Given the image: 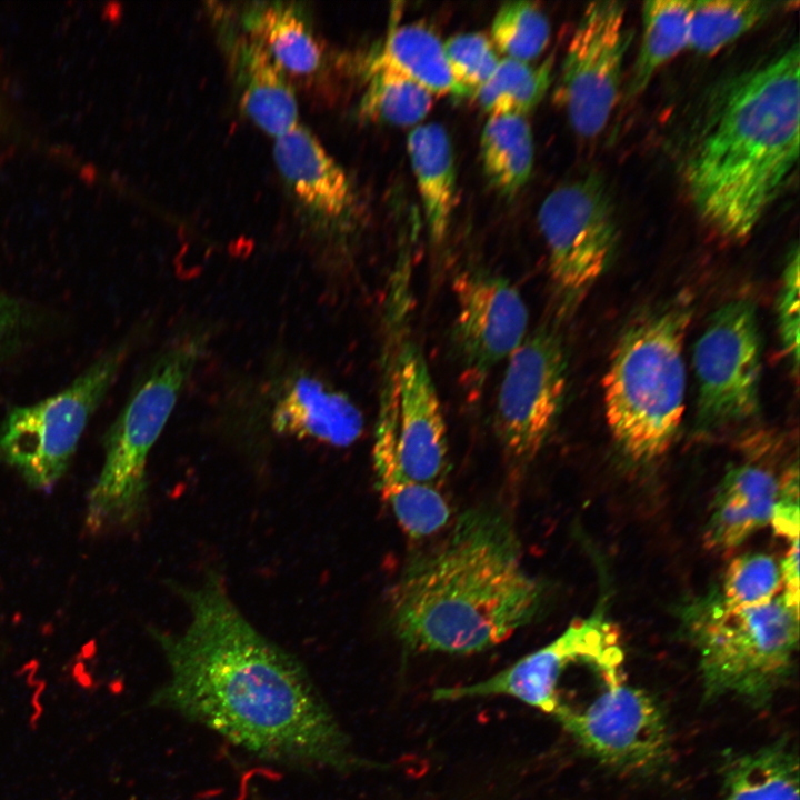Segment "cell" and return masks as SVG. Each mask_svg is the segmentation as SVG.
Returning a JSON list of instances; mask_svg holds the SVG:
<instances>
[{"mask_svg":"<svg viewBox=\"0 0 800 800\" xmlns=\"http://www.w3.org/2000/svg\"><path fill=\"white\" fill-rule=\"evenodd\" d=\"M800 51L794 43L717 90L687 149L686 190L720 234L742 239L799 159Z\"/></svg>","mask_w":800,"mask_h":800,"instance_id":"cell-3","label":"cell"},{"mask_svg":"<svg viewBox=\"0 0 800 800\" xmlns=\"http://www.w3.org/2000/svg\"><path fill=\"white\" fill-rule=\"evenodd\" d=\"M538 226L553 290L569 309L606 272L617 250L619 231L602 180L590 174L554 188L539 207Z\"/></svg>","mask_w":800,"mask_h":800,"instance_id":"cell-8","label":"cell"},{"mask_svg":"<svg viewBox=\"0 0 800 800\" xmlns=\"http://www.w3.org/2000/svg\"><path fill=\"white\" fill-rule=\"evenodd\" d=\"M22 321L20 306L0 292V350L16 336Z\"/></svg>","mask_w":800,"mask_h":800,"instance_id":"cell-36","label":"cell"},{"mask_svg":"<svg viewBox=\"0 0 800 800\" xmlns=\"http://www.w3.org/2000/svg\"><path fill=\"white\" fill-rule=\"evenodd\" d=\"M782 591L780 566L764 553H748L731 561L719 592L708 597L721 609L758 607Z\"/></svg>","mask_w":800,"mask_h":800,"instance_id":"cell-30","label":"cell"},{"mask_svg":"<svg viewBox=\"0 0 800 800\" xmlns=\"http://www.w3.org/2000/svg\"><path fill=\"white\" fill-rule=\"evenodd\" d=\"M393 372L399 466L408 478L438 488L449 471L447 427L427 361L414 342L401 344Z\"/></svg>","mask_w":800,"mask_h":800,"instance_id":"cell-16","label":"cell"},{"mask_svg":"<svg viewBox=\"0 0 800 800\" xmlns=\"http://www.w3.org/2000/svg\"><path fill=\"white\" fill-rule=\"evenodd\" d=\"M383 382L373 439L377 487L402 530L413 539L440 531L450 520V507L439 488L417 482L401 470L396 452V386L392 374Z\"/></svg>","mask_w":800,"mask_h":800,"instance_id":"cell-18","label":"cell"},{"mask_svg":"<svg viewBox=\"0 0 800 800\" xmlns=\"http://www.w3.org/2000/svg\"><path fill=\"white\" fill-rule=\"evenodd\" d=\"M278 169L301 208L310 233L332 249L330 267L343 262L354 229V192L344 169L307 128L297 124L277 137Z\"/></svg>","mask_w":800,"mask_h":800,"instance_id":"cell-15","label":"cell"},{"mask_svg":"<svg viewBox=\"0 0 800 800\" xmlns=\"http://www.w3.org/2000/svg\"><path fill=\"white\" fill-rule=\"evenodd\" d=\"M624 22L622 3L591 2L569 41L556 98L582 138L599 136L618 103L630 38Z\"/></svg>","mask_w":800,"mask_h":800,"instance_id":"cell-11","label":"cell"},{"mask_svg":"<svg viewBox=\"0 0 800 800\" xmlns=\"http://www.w3.org/2000/svg\"><path fill=\"white\" fill-rule=\"evenodd\" d=\"M722 800H799V759L779 739L724 763Z\"/></svg>","mask_w":800,"mask_h":800,"instance_id":"cell-23","label":"cell"},{"mask_svg":"<svg viewBox=\"0 0 800 800\" xmlns=\"http://www.w3.org/2000/svg\"><path fill=\"white\" fill-rule=\"evenodd\" d=\"M707 698L732 694L761 707L788 678L799 640V610L782 591L771 601L728 611L709 597L689 612Z\"/></svg>","mask_w":800,"mask_h":800,"instance_id":"cell-6","label":"cell"},{"mask_svg":"<svg viewBox=\"0 0 800 800\" xmlns=\"http://www.w3.org/2000/svg\"><path fill=\"white\" fill-rule=\"evenodd\" d=\"M544 594L509 519L477 507L407 564L391 589V624L411 651L469 654L531 623Z\"/></svg>","mask_w":800,"mask_h":800,"instance_id":"cell-2","label":"cell"},{"mask_svg":"<svg viewBox=\"0 0 800 800\" xmlns=\"http://www.w3.org/2000/svg\"><path fill=\"white\" fill-rule=\"evenodd\" d=\"M443 49L454 80L471 98L491 78L500 61L491 40L480 32L452 36L443 42Z\"/></svg>","mask_w":800,"mask_h":800,"instance_id":"cell-32","label":"cell"},{"mask_svg":"<svg viewBox=\"0 0 800 800\" xmlns=\"http://www.w3.org/2000/svg\"><path fill=\"white\" fill-rule=\"evenodd\" d=\"M553 58L540 64L501 58L491 78L472 98L489 113L524 116L544 97L551 82Z\"/></svg>","mask_w":800,"mask_h":800,"instance_id":"cell-28","label":"cell"},{"mask_svg":"<svg viewBox=\"0 0 800 800\" xmlns=\"http://www.w3.org/2000/svg\"><path fill=\"white\" fill-rule=\"evenodd\" d=\"M782 476L769 468L744 462L732 467L711 504L703 542L707 549L729 552L770 522Z\"/></svg>","mask_w":800,"mask_h":800,"instance_id":"cell-19","label":"cell"},{"mask_svg":"<svg viewBox=\"0 0 800 800\" xmlns=\"http://www.w3.org/2000/svg\"><path fill=\"white\" fill-rule=\"evenodd\" d=\"M780 573L787 602L799 610V540L789 542V549L780 564Z\"/></svg>","mask_w":800,"mask_h":800,"instance_id":"cell-35","label":"cell"},{"mask_svg":"<svg viewBox=\"0 0 800 800\" xmlns=\"http://www.w3.org/2000/svg\"><path fill=\"white\" fill-rule=\"evenodd\" d=\"M258 40L283 69L311 73L321 63L322 51L302 9L293 2H258L243 18Z\"/></svg>","mask_w":800,"mask_h":800,"instance_id":"cell-24","label":"cell"},{"mask_svg":"<svg viewBox=\"0 0 800 800\" xmlns=\"http://www.w3.org/2000/svg\"><path fill=\"white\" fill-rule=\"evenodd\" d=\"M124 357L120 346L60 392L9 411L0 426V457L30 486L47 491L59 481Z\"/></svg>","mask_w":800,"mask_h":800,"instance_id":"cell-7","label":"cell"},{"mask_svg":"<svg viewBox=\"0 0 800 800\" xmlns=\"http://www.w3.org/2000/svg\"><path fill=\"white\" fill-rule=\"evenodd\" d=\"M781 6L760 0L692 1L687 49L700 56H713Z\"/></svg>","mask_w":800,"mask_h":800,"instance_id":"cell-27","label":"cell"},{"mask_svg":"<svg viewBox=\"0 0 800 800\" xmlns=\"http://www.w3.org/2000/svg\"><path fill=\"white\" fill-rule=\"evenodd\" d=\"M567 386L562 338L543 323L507 359L496 400L493 429L507 463L516 471L524 470L546 444Z\"/></svg>","mask_w":800,"mask_h":800,"instance_id":"cell-9","label":"cell"},{"mask_svg":"<svg viewBox=\"0 0 800 800\" xmlns=\"http://www.w3.org/2000/svg\"><path fill=\"white\" fill-rule=\"evenodd\" d=\"M241 107L262 130L280 136L298 124V103L283 69L254 38L236 46Z\"/></svg>","mask_w":800,"mask_h":800,"instance_id":"cell-21","label":"cell"},{"mask_svg":"<svg viewBox=\"0 0 800 800\" xmlns=\"http://www.w3.org/2000/svg\"><path fill=\"white\" fill-rule=\"evenodd\" d=\"M452 287L454 350L464 370L480 381L526 339L528 308L510 280L487 270H466Z\"/></svg>","mask_w":800,"mask_h":800,"instance_id":"cell-14","label":"cell"},{"mask_svg":"<svg viewBox=\"0 0 800 800\" xmlns=\"http://www.w3.org/2000/svg\"><path fill=\"white\" fill-rule=\"evenodd\" d=\"M490 40L504 58L531 62L548 47L550 22L534 2H506L493 17Z\"/></svg>","mask_w":800,"mask_h":800,"instance_id":"cell-31","label":"cell"},{"mask_svg":"<svg viewBox=\"0 0 800 800\" xmlns=\"http://www.w3.org/2000/svg\"><path fill=\"white\" fill-rule=\"evenodd\" d=\"M692 1L654 0L642 6V39L627 87V97L642 93L657 71L689 41Z\"/></svg>","mask_w":800,"mask_h":800,"instance_id":"cell-26","label":"cell"},{"mask_svg":"<svg viewBox=\"0 0 800 800\" xmlns=\"http://www.w3.org/2000/svg\"><path fill=\"white\" fill-rule=\"evenodd\" d=\"M208 338L201 329H189L170 339L111 427L87 498L84 522L91 533L127 523L140 511L148 456L203 358Z\"/></svg>","mask_w":800,"mask_h":800,"instance_id":"cell-5","label":"cell"},{"mask_svg":"<svg viewBox=\"0 0 800 800\" xmlns=\"http://www.w3.org/2000/svg\"><path fill=\"white\" fill-rule=\"evenodd\" d=\"M692 311L684 302L650 312L619 339L602 380L606 420L637 461L661 456L684 411L683 341Z\"/></svg>","mask_w":800,"mask_h":800,"instance_id":"cell-4","label":"cell"},{"mask_svg":"<svg viewBox=\"0 0 800 800\" xmlns=\"http://www.w3.org/2000/svg\"><path fill=\"white\" fill-rule=\"evenodd\" d=\"M583 709L560 704L554 719L601 763L627 772L657 769L669 751L667 723L659 706L622 673Z\"/></svg>","mask_w":800,"mask_h":800,"instance_id":"cell-12","label":"cell"},{"mask_svg":"<svg viewBox=\"0 0 800 800\" xmlns=\"http://www.w3.org/2000/svg\"><path fill=\"white\" fill-rule=\"evenodd\" d=\"M372 68L401 74L433 96L470 97L451 73L443 42L431 29L419 23L390 30L380 49L369 59L368 69Z\"/></svg>","mask_w":800,"mask_h":800,"instance_id":"cell-22","label":"cell"},{"mask_svg":"<svg viewBox=\"0 0 800 800\" xmlns=\"http://www.w3.org/2000/svg\"><path fill=\"white\" fill-rule=\"evenodd\" d=\"M190 621L159 633L169 680L156 702L259 758L344 768V733L301 666L262 637L211 576L183 592Z\"/></svg>","mask_w":800,"mask_h":800,"instance_id":"cell-1","label":"cell"},{"mask_svg":"<svg viewBox=\"0 0 800 800\" xmlns=\"http://www.w3.org/2000/svg\"><path fill=\"white\" fill-rule=\"evenodd\" d=\"M480 153L491 186L506 197L517 194L533 168V137L526 117L490 116L481 132Z\"/></svg>","mask_w":800,"mask_h":800,"instance_id":"cell-25","label":"cell"},{"mask_svg":"<svg viewBox=\"0 0 800 800\" xmlns=\"http://www.w3.org/2000/svg\"><path fill=\"white\" fill-rule=\"evenodd\" d=\"M268 422L279 436L349 447L362 434L363 414L354 401L319 376L299 368L271 388Z\"/></svg>","mask_w":800,"mask_h":800,"instance_id":"cell-17","label":"cell"},{"mask_svg":"<svg viewBox=\"0 0 800 800\" xmlns=\"http://www.w3.org/2000/svg\"><path fill=\"white\" fill-rule=\"evenodd\" d=\"M433 94L412 80L393 71L367 69V83L359 102V116L364 120L413 126L430 112Z\"/></svg>","mask_w":800,"mask_h":800,"instance_id":"cell-29","label":"cell"},{"mask_svg":"<svg viewBox=\"0 0 800 800\" xmlns=\"http://www.w3.org/2000/svg\"><path fill=\"white\" fill-rule=\"evenodd\" d=\"M799 248L796 246L787 258L777 301L780 339L794 374L799 368Z\"/></svg>","mask_w":800,"mask_h":800,"instance_id":"cell-33","label":"cell"},{"mask_svg":"<svg viewBox=\"0 0 800 800\" xmlns=\"http://www.w3.org/2000/svg\"><path fill=\"white\" fill-rule=\"evenodd\" d=\"M428 233L436 244L449 230L457 203V171L447 130L439 123L416 126L407 140Z\"/></svg>","mask_w":800,"mask_h":800,"instance_id":"cell-20","label":"cell"},{"mask_svg":"<svg viewBox=\"0 0 800 800\" xmlns=\"http://www.w3.org/2000/svg\"><path fill=\"white\" fill-rule=\"evenodd\" d=\"M693 366L699 430L716 431L757 416L762 340L752 301L736 299L711 314L694 344Z\"/></svg>","mask_w":800,"mask_h":800,"instance_id":"cell-10","label":"cell"},{"mask_svg":"<svg viewBox=\"0 0 800 800\" xmlns=\"http://www.w3.org/2000/svg\"><path fill=\"white\" fill-rule=\"evenodd\" d=\"M799 471L796 462L782 474L779 496L770 522L776 533L792 542L799 540Z\"/></svg>","mask_w":800,"mask_h":800,"instance_id":"cell-34","label":"cell"},{"mask_svg":"<svg viewBox=\"0 0 800 800\" xmlns=\"http://www.w3.org/2000/svg\"><path fill=\"white\" fill-rule=\"evenodd\" d=\"M619 631L603 613L572 622L558 638L510 667L481 681L439 688L436 700L456 701L489 696L512 697L553 716L560 707L557 686L569 664L596 666L601 674L622 664Z\"/></svg>","mask_w":800,"mask_h":800,"instance_id":"cell-13","label":"cell"}]
</instances>
